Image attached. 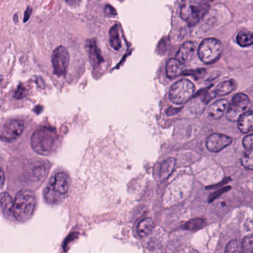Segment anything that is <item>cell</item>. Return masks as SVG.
Here are the masks:
<instances>
[{
	"mask_svg": "<svg viewBox=\"0 0 253 253\" xmlns=\"http://www.w3.org/2000/svg\"><path fill=\"white\" fill-rule=\"evenodd\" d=\"M70 187V178L65 172L55 174L48 181L44 191L45 198L49 204H58L63 201Z\"/></svg>",
	"mask_w": 253,
	"mask_h": 253,
	"instance_id": "1",
	"label": "cell"
},
{
	"mask_svg": "<svg viewBox=\"0 0 253 253\" xmlns=\"http://www.w3.org/2000/svg\"><path fill=\"white\" fill-rule=\"evenodd\" d=\"M37 200L34 192L23 189L16 195L13 208V215L20 222H25L32 217L35 210Z\"/></svg>",
	"mask_w": 253,
	"mask_h": 253,
	"instance_id": "2",
	"label": "cell"
},
{
	"mask_svg": "<svg viewBox=\"0 0 253 253\" xmlns=\"http://www.w3.org/2000/svg\"><path fill=\"white\" fill-rule=\"evenodd\" d=\"M58 136L52 129H43L36 131L31 139L33 150L41 155H49L57 149Z\"/></svg>",
	"mask_w": 253,
	"mask_h": 253,
	"instance_id": "3",
	"label": "cell"
},
{
	"mask_svg": "<svg viewBox=\"0 0 253 253\" xmlns=\"http://www.w3.org/2000/svg\"><path fill=\"white\" fill-rule=\"evenodd\" d=\"M210 5L208 2L202 0H186L181 6V19L189 26H194L204 18L209 11Z\"/></svg>",
	"mask_w": 253,
	"mask_h": 253,
	"instance_id": "4",
	"label": "cell"
},
{
	"mask_svg": "<svg viewBox=\"0 0 253 253\" xmlns=\"http://www.w3.org/2000/svg\"><path fill=\"white\" fill-rule=\"evenodd\" d=\"M195 92V86L190 80L184 78L172 85L169 92V100L176 105H182L189 101Z\"/></svg>",
	"mask_w": 253,
	"mask_h": 253,
	"instance_id": "5",
	"label": "cell"
},
{
	"mask_svg": "<svg viewBox=\"0 0 253 253\" xmlns=\"http://www.w3.org/2000/svg\"><path fill=\"white\" fill-rule=\"evenodd\" d=\"M223 51V45L220 40L207 38L203 40L198 48V57L203 63L212 64L218 61Z\"/></svg>",
	"mask_w": 253,
	"mask_h": 253,
	"instance_id": "6",
	"label": "cell"
},
{
	"mask_svg": "<svg viewBox=\"0 0 253 253\" xmlns=\"http://www.w3.org/2000/svg\"><path fill=\"white\" fill-rule=\"evenodd\" d=\"M250 103L248 96L243 93H239L234 96L227 109V120L231 122L238 121L240 117L245 112H247V109L250 106Z\"/></svg>",
	"mask_w": 253,
	"mask_h": 253,
	"instance_id": "7",
	"label": "cell"
},
{
	"mask_svg": "<svg viewBox=\"0 0 253 253\" xmlns=\"http://www.w3.org/2000/svg\"><path fill=\"white\" fill-rule=\"evenodd\" d=\"M51 62L56 75H66L70 63V55L67 48L63 46L57 47L51 56Z\"/></svg>",
	"mask_w": 253,
	"mask_h": 253,
	"instance_id": "8",
	"label": "cell"
},
{
	"mask_svg": "<svg viewBox=\"0 0 253 253\" xmlns=\"http://www.w3.org/2000/svg\"><path fill=\"white\" fill-rule=\"evenodd\" d=\"M24 129L25 124L22 120H8L1 129V139L2 141L11 143L21 136Z\"/></svg>",
	"mask_w": 253,
	"mask_h": 253,
	"instance_id": "9",
	"label": "cell"
},
{
	"mask_svg": "<svg viewBox=\"0 0 253 253\" xmlns=\"http://www.w3.org/2000/svg\"><path fill=\"white\" fill-rule=\"evenodd\" d=\"M232 139L227 135L215 133L207 138V149L212 152H218L232 143Z\"/></svg>",
	"mask_w": 253,
	"mask_h": 253,
	"instance_id": "10",
	"label": "cell"
},
{
	"mask_svg": "<svg viewBox=\"0 0 253 253\" xmlns=\"http://www.w3.org/2000/svg\"><path fill=\"white\" fill-rule=\"evenodd\" d=\"M196 48V44L192 42L188 41L184 43L177 52L176 59L184 65L190 63L195 57Z\"/></svg>",
	"mask_w": 253,
	"mask_h": 253,
	"instance_id": "11",
	"label": "cell"
},
{
	"mask_svg": "<svg viewBox=\"0 0 253 253\" xmlns=\"http://www.w3.org/2000/svg\"><path fill=\"white\" fill-rule=\"evenodd\" d=\"M185 65L176 58H172L166 64V75L169 78L174 79L184 74Z\"/></svg>",
	"mask_w": 253,
	"mask_h": 253,
	"instance_id": "12",
	"label": "cell"
},
{
	"mask_svg": "<svg viewBox=\"0 0 253 253\" xmlns=\"http://www.w3.org/2000/svg\"><path fill=\"white\" fill-rule=\"evenodd\" d=\"M229 103L227 100H219L209 106L208 115L211 119H219L222 117L228 109Z\"/></svg>",
	"mask_w": 253,
	"mask_h": 253,
	"instance_id": "13",
	"label": "cell"
},
{
	"mask_svg": "<svg viewBox=\"0 0 253 253\" xmlns=\"http://www.w3.org/2000/svg\"><path fill=\"white\" fill-rule=\"evenodd\" d=\"M238 129L246 134L253 131V111L245 112L238 121Z\"/></svg>",
	"mask_w": 253,
	"mask_h": 253,
	"instance_id": "14",
	"label": "cell"
},
{
	"mask_svg": "<svg viewBox=\"0 0 253 253\" xmlns=\"http://www.w3.org/2000/svg\"><path fill=\"white\" fill-rule=\"evenodd\" d=\"M235 82L233 80H225L218 85L215 89V95L224 96L230 94L235 89Z\"/></svg>",
	"mask_w": 253,
	"mask_h": 253,
	"instance_id": "15",
	"label": "cell"
},
{
	"mask_svg": "<svg viewBox=\"0 0 253 253\" xmlns=\"http://www.w3.org/2000/svg\"><path fill=\"white\" fill-rule=\"evenodd\" d=\"M175 163H176V161L173 158H168L162 163L161 172H160L161 179H166L172 173L175 169Z\"/></svg>",
	"mask_w": 253,
	"mask_h": 253,
	"instance_id": "16",
	"label": "cell"
},
{
	"mask_svg": "<svg viewBox=\"0 0 253 253\" xmlns=\"http://www.w3.org/2000/svg\"><path fill=\"white\" fill-rule=\"evenodd\" d=\"M14 202L11 195L8 192H2L1 194V207H2V212L5 215L13 214Z\"/></svg>",
	"mask_w": 253,
	"mask_h": 253,
	"instance_id": "17",
	"label": "cell"
},
{
	"mask_svg": "<svg viewBox=\"0 0 253 253\" xmlns=\"http://www.w3.org/2000/svg\"><path fill=\"white\" fill-rule=\"evenodd\" d=\"M154 228V222L150 218H145L138 224V232L140 236L145 237L151 233Z\"/></svg>",
	"mask_w": 253,
	"mask_h": 253,
	"instance_id": "18",
	"label": "cell"
},
{
	"mask_svg": "<svg viewBox=\"0 0 253 253\" xmlns=\"http://www.w3.org/2000/svg\"><path fill=\"white\" fill-rule=\"evenodd\" d=\"M237 43L241 47L253 46V32L243 31L238 33L236 37Z\"/></svg>",
	"mask_w": 253,
	"mask_h": 253,
	"instance_id": "19",
	"label": "cell"
},
{
	"mask_svg": "<svg viewBox=\"0 0 253 253\" xmlns=\"http://www.w3.org/2000/svg\"><path fill=\"white\" fill-rule=\"evenodd\" d=\"M109 34H110L111 46L114 49L118 51L121 48V41H120V35H119L118 25H114L111 28Z\"/></svg>",
	"mask_w": 253,
	"mask_h": 253,
	"instance_id": "20",
	"label": "cell"
},
{
	"mask_svg": "<svg viewBox=\"0 0 253 253\" xmlns=\"http://www.w3.org/2000/svg\"><path fill=\"white\" fill-rule=\"evenodd\" d=\"M205 220L203 218H194V219L187 221L183 226V227L184 230L195 231V230H201L205 226Z\"/></svg>",
	"mask_w": 253,
	"mask_h": 253,
	"instance_id": "21",
	"label": "cell"
},
{
	"mask_svg": "<svg viewBox=\"0 0 253 253\" xmlns=\"http://www.w3.org/2000/svg\"><path fill=\"white\" fill-rule=\"evenodd\" d=\"M225 253H243L242 243L238 240L230 241L226 247Z\"/></svg>",
	"mask_w": 253,
	"mask_h": 253,
	"instance_id": "22",
	"label": "cell"
},
{
	"mask_svg": "<svg viewBox=\"0 0 253 253\" xmlns=\"http://www.w3.org/2000/svg\"><path fill=\"white\" fill-rule=\"evenodd\" d=\"M241 164L245 169L253 170V149L245 152L241 158Z\"/></svg>",
	"mask_w": 253,
	"mask_h": 253,
	"instance_id": "23",
	"label": "cell"
},
{
	"mask_svg": "<svg viewBox=\"0 0 253 253\" xmlns=\"http://www.w3.org/2000/svg\"><path fill=\"white\" fill-rule=\"evenodd\" d=\"M243 253H253V235L246 236L241 241Z\"/></svg>",
	"mask_w": 253,
	"mask_h": 253,
	"instance_id": "24",
	"label": "cell"
},
{
	"mask_svg": "<svg viewBox=\"0 0 253 253\" xmlns=\"http://www.w3.org/2000/svg\"><path fill=\"white\" fill-rule=\"evenodd\" d=\"M243 146L247 149V151L253 149V134L247 135L243 139Z\"/></svg>",
	"mask_w": 253,
	"mask_h": 253,
	"instance_id": "25",
	"label": "cell"
},
{
	"mask_svg": "<svg viewBox=\"0 0 253 253\" xmlns=\"http://www.w3.org/2000/svg\"><path fill=\"white\" fill-rule=\"evenodd\" d=\"M228 189H230V188H223L221 190L218 191V192H215V193L212 194V195H210V197H209V201H213V200H215L217 197L221 195V194H222V192H226V191L228 190Z\"/></svg>",
	"mask_w": 253,
	"mask_h": 253,
	"instance_id": "26",
	"label": "cell"
},
{
	"mask_svg": "<svg viewBox=\"0 0 253 253\" xmlns=\"http://www.w3.org/2000/svg\"><path fill=\"white\" fill-rule=\"evenodd\" d=\"M31 11H32V9L31 8H27L26 11H25V17H24V22L28 21V19L30 18V16L31 14Z\"/></svg>",
	"mask_w": 253,
	"mask_h": 253,
	"instance_id": "27",
	"label": "cell"
},
{
	"mask_svg": "<svg viewBox=\"0 0 253 253\" xmlns=\"http://www.w3.org/2000/svg\"><path fill=\"white\" fill-rule=\"evenodd\" d=\"M1 173H2V181H1V182H2V185H3V182H4V173H3V170H2V172H1Z\"/></svg>",
	"mask_w": 253,
	"mask_h": 253,
	"instance_id": "28",
	"label": "cell"
},
{
	"mask_svg": "<svg viewBox=\"0 0 253 253\" xmlns=\"http://www.w3.org/2000/svg\"><path fill=\"white\" fill-rule=\"evenodd\" d=\"M197 253V252L193 251V252H191V253Z\"/></svg>",
	"mask_w": 253,
	"mask_h": 253,
	"instance_id": "29",
	"label": "cell"
}]
</instances>
